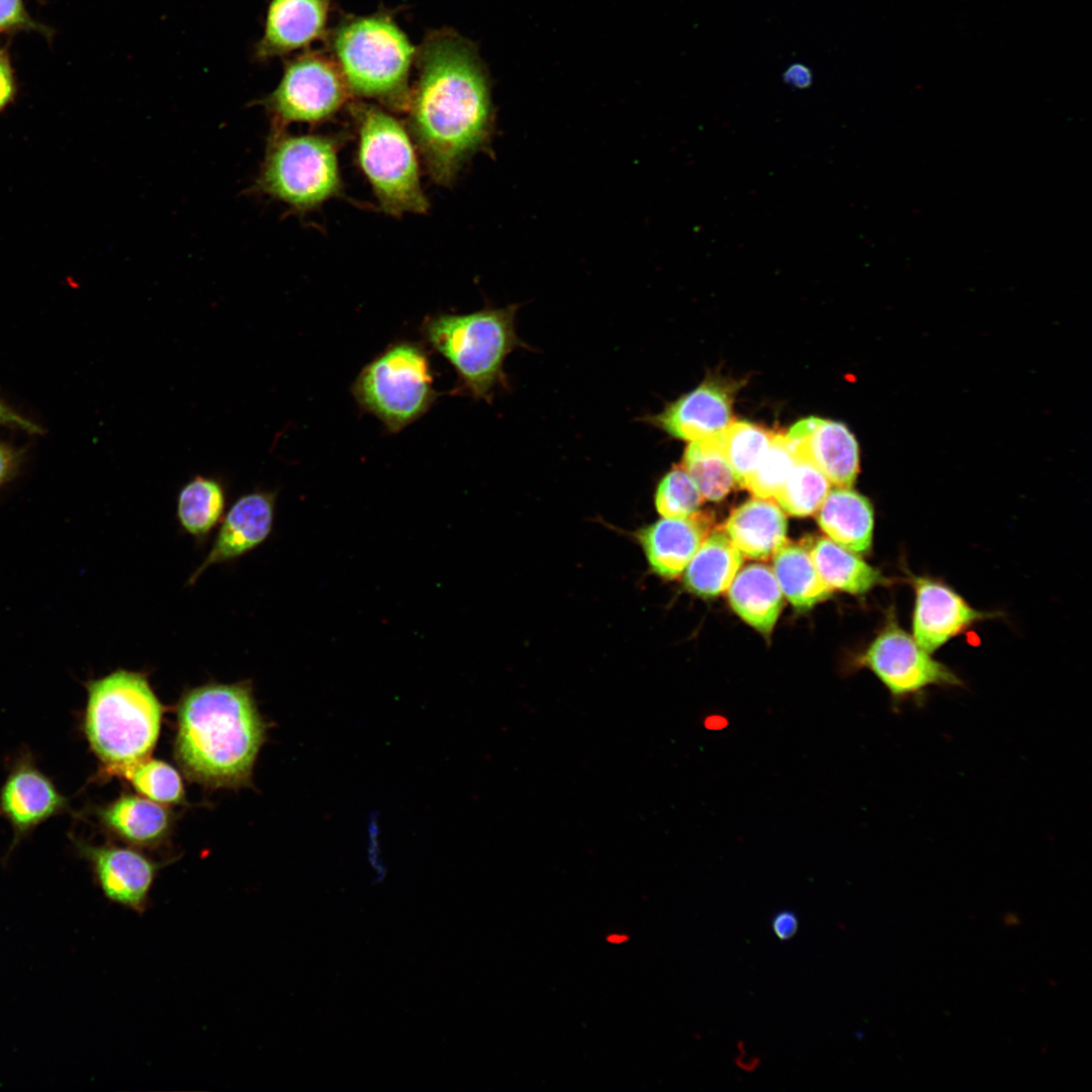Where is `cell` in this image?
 Returning a JSON list of instances; mask_svg holds the SVG:
<instances>
[{
    "instance_id": "obj_33",
    "label": "cell",
    "mask_w": 1092,
    "mask_h": 1092,
    "mask_svg": "<svg viewBox=\"0 0 1092 1092\" xmlns=\"http://www.w3.org/2000/svg\"><path fill=\"white\" fill-rule=\"evenodd\" d=\"M33 29L48 30L34 22L26 12L22 0H0V30Z\"/></svg>"
},
{
    "instance_id": "obj_4",
    "label": "cell",
    "mask_w": 1092,
    "mask_h": 1092,
    "mask_svg": "<svg viewBox=\"0 0 1092 1092\" xmlns=\"http://www.w3.org/2000/svg\"><path fill=\"white\" fill-rule=\"evenodd\" d=\"M516 310L509 305L465 314L438 313L422 324L426 342L452 365L461 388L474 398L489 400L506 381L505 361L522 345Z\"/></svg>"
},
{
    "instance_id": "obj_26",
    "label": "cell",
    "mask_w": 1092,
    "mask_h": 1092,
    "mask_svg": "<svg viewBox=\"0 0 1092 1092\" xmlns=\"http://www.w3.org/2000/svg\"><path fill=\"white\" fill-rule=\"evenodd\" d=\"M226 503L222 483L213 477L196 475L179 490L176 516L182 530L204 540L224 516Z\"/></svg>"
},
{
    "instance_id": "obj_24",
    "label": "cell",
    "mask_w": 1092,
    "mask_h": 1092,
    "mask_svg": "<svg viewBox=\"0 0 1092 1092\" xmlns=\"http://www.w3.org/2000/svg\"><path fill=\"white\" fill-rule=\"evenodd\" d=\"M810 555L820 578L831 590L861 595L889 583L878 569L831 539H817Z\"/></svg>"
},
{
    "instance_id": "obj_38",
    "label": "cell",
    "mask_w": 1092,
    "mask_h": 1092,
    "mask_svg": "<svg viewBox=\"0 0 1092 1092\" xmlns=\"http://www.w3.org/2000/svg\"><path fill=\"white\" fill-rule=\"evenodd\" d=\"M783 80L795 89H807L812 85L813 74L808 66L794 63L783 73Z\"/></svg>"
},
{
    "instance_id": "obj_39",
    "label": "cell",
    "mask_w": 1092,
    "mask_h": 1092,
    "mask_svg": "<svg viewBox=\"0 0 1092 1092\" xmlns=\"http://www.w3.org/2000/svg\"><path fill=\"white\" fill-rule=\"evenodd\" d=\"M629 939L628 935L613 933L606 937V940L610 943L621 944Z\"/></svg>"
},
{
    "instance_id": "obj_36",
    "label": "cell",
    "mask_w": 1092,
    "mask_h": 1092,
    "mask_svg": "<svg viewBox=\"0 0 1092 1092\" xmlns=\"http://www.w3.org/2000/svg\"><path fill=\"white\" fill-rule=\"evenodd\" d=\"M0 426L18 429L32 435H40L43 428L23 417L0 398Z\"/></svg>"
},
{
    "instance_id": "obj_22",
    "label": "cell",
    "mask_w": 1092,
    "mask_h": 1092,
    "mask_svg": "<svg viewBox=\"0 0 1092 1092\" xmlns=\"http://www.w3.org/2000/svg\"><path fill=\"white\" fill-rule=\"evenodd\" d=\"M732 609L763 636L770 635L783 606V593L771 568L749 564L728 587Z\"/></svg>"
},
{
    "instance_id": "obj_9",
    "label": "cell",
    "mask_w": 1092,
    "mask_h": 1092,
    "mask_svg": "<svg viewBox=\"0 0 1092 1092\" xmlns=\"http://www.w3.org/2000/svg\"><path fill=\"white\" fill-rule=\"evenodd\" d=\"M349 90L336 62L305 52L285 63L276 88L259 100L269 115L271 130L291 123H318L344 105Z\"/></svg>"
},
{
    "instance_id": "obj_34",
    "label": "cell",
    "mask_w": 1092,
    "mask_h": 1092,
    "mask_svg": "<svg viewBox=\"0 0 1092 1092\" xmlns=\"http://www.w3.org/2000/svg\"><path fill=\"white\" fill-rule=\"evenodd\" d=\"M23 461V450L0 441V487L11 481Z\"/></svg>"
},
{
    "instance_id": "obj_32",
    "label": "cell",
    "mask_w": 1092,
    "mask_h": 1092,
    "mask_svg": "<svg viewBox=\"0 0 1092 1092\" xmlns=\"http://www.w3.org/2000/svg\"><path fill=\"white\" fill-rule=\"evenodd\" d=\"M654 502L663 518H684L698 511L703 496L682 466L677 465L659 481Z\"/></svg>"
},
{
    "instance_id": "obj_25",
    "label": "cell",
    "mask_w": 1092,
    "mask_h": 1092,
    "mask_svg": "<svg viewBox=\"0 0 1092 1092\" xmlns=\"http://www.w3.org/2000/svg\"><path fill=\"white\" fill-rule=\"evenodd\" d=\"M772 571L782 593L797 609L804 610L826 600L831 589L820 578L810 551L785 541L772 555Z\"/></svg>"
},
{
    "instance_id": "obj_37",
    "label": "cell",
    "mask_w": 1092,
    "mask_h": 1092,
    "mask_svg": "<svg viewBox=\"0 0 1092 1092\" xmlns=\"http://www.w3.org/2000/svg\"><path fill=\"white\" fill-rule=\"evenodd\" d=\"M14 93V77L6 51H0V110L10 101Z\"/></svg>"
},
{
    "instance_id": "obj_10",
    "label": "cell",
    "mask_w": 1092,
    "mask_h": 1092,
    "mask_svg": "<svg viewBox=\"0 0 1092 1092\" xmlns=\"http://www.w3.org/2000/svg\"><path fill=\"white\" fill-rule=\"evenodd\" d=\"M896 621L888 622L861 654L858 665L869 668L888 690L895 710L904 703L923 704L930 687H962V679L934 659Z\"/></svg>"
},
{
    "instance_id": "obj_29",
    "label": "cell",
    "mask_w": 1092,
    "mask_h": 1092,
    "mask_svg": "<svg viewBox=\"0 0 1092 1092\" xmlns=\"http://www.w3.org/2000/svg\"><path fill=\"white\" fill-rule=\"evenodd\" d=\"M719 437L735 482L743 487L765 453L772 435L754 424L735 422L721 431Z\"/></svg>"
},
{
    "instance_id": "obj_13",
    "label": "cell",
    "mask_w": 1092,
    "mask_h": 1092,
    "mask_svg": "<svg viewBox=\"0 0 1092 1092\" xmlns=\"http://www.w3.org/2000/svg\"><path fill=\"white\" fill-rule=\"evenodd\" d=\"M78 847L92 866L97 883L109 901L136 913L146 911L162 862L129 846L79 843Z\"/></svg>"
},
{
    "instance_id": "obj_6",
    "label": "cell",
    "mask_w": 1092,
    "mask_h": 1092,
    "mask_svg": "<svg viewBox=\"0 0 1092 1092\" xmlns=\"http://www.w3.org/2000/svg\"><path fill=\"white\" fill-rule=\"evenodd\" d=\"M339 138L271 130L252 191L297 212H307L343 192Z\"/></svg>"
},
{
    "instance_id": "obj_3",
    "label": "cell",
    "mask_w": 1092,
    "mask_h": 1092,
    "mask_svg": "<svg viewBox=\"0 0 1092 1092\" xmlns=\"http://www.w3.org/2000/svg\"><path fill=\"white\" fill-rule=\"evenodd\" d=\"M84 731L101 764V776L118 777L150 757L165 706L145 672L118 668L87 681Z\"/></svg>"
},
{
    "instance_id": "obj_11",
    "label": "cell",
    "mask_w": 1092,
    "mask_h": 1092,
    "mask_svg": "<svg viewBox=\"0 0 1092 1092\" xmlns=\"http://www.w3.org/2000/svg\"><path fill=\"white\" fill-rule=\"evenodd\" d=\"M915 601L912 631L916 642L932 653L977 622L996 617L972 608L959 594L941 581L910 576Z\"/></svg>"
},
{
    "instance_id": "obj_7",
    "label": "cell",
    "mask_w": 1092,
    "mask_h": 1092,
    "mask_svg": "<svg viewBox=\"0 0 1092 1092\" xmlns=\"http://www.w3.org/2000/svg\"><path fill=\"white\" fill-rule=\"evenodd\" d=\"M352 113L358 131V164L382 210L394 216L427 212L429 201L405 127L374 105L356 104Z\"/></svg>"
},
{
    "instance_id": "obj_40",
    "label": "cell",
    "mask_w": 1092,
    "mask_h": 1092,
    "mask_svg": "<svg viewBox=\"0 0 1092 1092\" xmlns=\"http://www.w3.org/2000/svg\"><path fill=\"white\" fill-rule=\"evenodd\" d=\"M1004 922H1005V924H1007V925H1010V926H1012V925H1017V924H1019V923H1020V920H1019V918L1017 917V915H1015V914H1013V913H1008V914H1007V915H1005V917H1004Z\"/></svg>"
},
{
    "instance_id": "obj_15",
    "label": "cell",
    "mask_w": 1092,
    "mask_h": 1092,
    "mask_svg": "<svg viewBox=\"0 0 1092 1092\" xmlns=\"http://www.w3.org/2000/svg\"><path fill=\"white\" fill-rule=\"evenodd\" d=\"M794 451L837 487H850L859 467L858 445L842 423L809 417L788 432Z\"/></svg>"
},
{
    "instance_id": "obj_2",
    "label": "cell",
    "mask_w": 1092,
    "mask_h": 1092,
    "mask_svg": "<svg viewBox=\"0 0 1092 1092\" xmlns=\"http://www.w3.org/2000/svg\"><path fill=\"white\" fill-rule=\"evenodd\" d=\"M268 729L251 680L209 681L179 700L174 756L187 779L204 787L248 786Z\"/></svg>"
},
{
    "instance_id": "obj_12",
    "label": "cell",
    "mask_w": 1092,
    "mask_h": 1092,
    "mask_svg": "<svg viewBox=\"0 0 1092 1092\" xmlns=\"http://www.w3.org/2000/svg\"><path fill=\"white\" fill-rule=\"evenodd\" d=\"M276 492L255 490L238 497L224 514L213 543L187 584L210 566L238 559L263 544L275 520Z\"/></svg>"
},
{
    "instance_id": "obj_19",
    "label": "cell",
    "mask_w": 1092,
    "mask_h": 1092,
    "mask_svg": "<svg viewBox=\"0 0 1092 1092\" xmlns=\"http://www.w3.org/2000/svg\"><path fill=\"white\" fill-rule=\"evenodd\" d=\"M65 806V798L53 783L25 763L9 776L0 795V810L17 833L29 830Z\"/></svg>"
},
{
    "instance_id": "obj_28",
    "label": "cell",
    "mask_w": 1092,
    "mask_h": 1092,
    "mask_svg": "<svg viewBox=\"0 0 1092 1092\" xmlns=\"http://www.w3.org/2000/svg\"><path fill=\"white\" fill-rule=\"evenodd\" d=\"M830 484L812 462L796 454L795 464L774 499L787 514L806 517L818 511Z\"/></svg>"
},
{
    "instance_id": "obj_35",
    "label": "cell",
    "mask_w": 1092,
    "mask_h": 1092,
    "mask_svg": "<svg viewBox=\"0 0 1092 1092\" xmlns=\"http://www.w3.org/2000/svg\"><path fill=\"white\" fill-rule=\"evenodd\" d=\"M770 928L780 941H788L798 932L799 917L791 909L780 910L771 917Z\"/></svg>"
},
{
    "instance_id": "obj_27",
    "label": "cell",
    "mask_w": 1092,
    "mask_h": 1092,
    "mask_svg": "<svg viewBox=\"0 0 1092 1092\" xmlns=\"http://www.w3.org/2000/svg\"><path fill=\"white\" fill-rule=\"evenodd\" d=\"M681 466L706 499L719 502L736 484L723 454L719 433L692 441L685 451Z\"/></svg>"
},
{
    "instance_id": "obj_21",
    "label": "cell",
    "mask_w": 1092,
    "mask_h": 1092,
    "mask_svg": "<svg viewBox=\"0 0 1092 1092\" xmlns=\"http://www.w3.org/2000/svg\"><path fill=\"white\" fill-rule=\"evenodd\" d=\"M822 531L840 546L855 552L871 550L874 509L871 502L850 487L830 489L818 509Z\"/></svg>"
},
{
    "instance_id": "obj_16",
    "label": "cell",
    "mask_w": 1092,
    "mask_h": 1092,
    "mask_svg": "<svg viewBox=\"0 0 1092 1092\" xmlns=\"http://www.w3.org/2000/svg\"><path fill=\"white\" fill-rule=\"evenodd\" d=\"M332 0H271L254 59L268 62L308 47L326 30Z\"/></svg>"
},
{
    "instance_id": "obj_1",
    "label": "cell",
    "mask_w": 1092,
    "mask_h": 1092,
    "mask_svg": "<svg viewBox=\"0 0 1092 1092\" xmlns=\"http://www.w3.org/2000/svg\"><path fill=\"white\" fill-rule=\"evenodd\" d=\"M408 128L435 182L449 185L489 138L488 83L475 50L459 35L438 31L419 54L410 93Z\"/></svg>"
},
{
    "instance_id": "obj_30",
    "label": "cell",
    "mask_w": 1092,
    "mask_h": 1092,
    "mask_svg": "<svg viewBox=\"0 0 1092 1092\" xmlns=\"http://www.w3.org/2000/svg\"><path fill=\"white\" fill-rule=\"evenodd\" d=\"M134 791L154 802L169 806L185 803L184 784L180 774L166 761L146 758L120 777Z\"/></svg>"
},
{
    "instance_id": "obj_17",
    "label": "cell",
    "mask_w": 1092,
    "mask_h": 1092,
    "mask_svg": "<svg viewBox=\"0 0 1092 1092\" xmlns=\"http://www.w3.org/2000/svg\"><path fill=\"white\" fill-rule=\"evenodd\" d=\"M712 518L698 512L684 518L661 519L638 533L651 569L672 579L680 575L711 531Z\"/></svg>"
},
{
    "instance_id": "obj_14",
    "label": "cell",
    "mask_w": 1092,
    "mask_h": 1092,
    "mask_svg": "<svg viewBox=\"0 0 1092 1092\" xmlns=\"http://www.w3.org/2000/svg\"><path fill=\"white\" fill-rule=\"evenodd\" d=\"M736 388L735 382L711 377L646 421L679 440L692 442L716 435L731 422Z\"/></svg>"
},
{
    "instance_id": "obj_18",
    "label": "cell",
    "mask_w": 1092,
    "mask_h": 1092,
    "mask_svg": "<svg viewBox=\"0 0 1092 1092\" xmlns=\"http://www.w3.org/2000/svg\"><path fill=\"white\" fill-rule=\"evenodd\" d=\"M98 816L112 834L140 848H155L164 844L175 822V814L168 806L129 793L121 794L99 809Z\"/></svg>"
},
{
    "instance_id": "obj_31",
    "label": "cell",
    "mask_w": 1092,
    "mask_h": 1092,
    "mask_svg": "<svg viewBox=\"0 0 1092 1092\" xmlns=\"http://www.w3.org/2000/svg\"><path fill=\"white\" fill-rule=\"evenodd\" d=\"M795 461L794 447L787 435H772L765 453L743 487L755 497L774 499Z\"/></svg>"
},
{
    "instance_id": "obj_8",
    "label": "cell",
    "mask_w": 1092,
    "mask_h": 1092,
    "mask_svg": "<svg viewBox=\"0 0 1092 1092\" xmlns=\"http://www.w3.org/2000/svg\"><path fill=\"white\" fill-rule=\"evenodd\" d=\"M427 350L418 342L390 344L366 364L351 391L359 407L398 433L422 418L438 392Z\"/></svg>"
},
{
    "instance_id": "obj_5",
    "label": "cell",
    "mask_w": 1092,
    "mask_h": 1092,
    "mask_svg": "<svg viewBox=\"0 0 1092 1092\" xmlns=\"http://www.w3.org/2000/svg\"><path fill=\"white\" fill-rule=\"evenodd\" d=\"M334 51L350 93L406 109L415 49L392 20L373 15L347 21L335 35Z\"/></svg>"
},
{
    "instance_id": "obj_23",
    "label": "cell",
    "mask_w": 1092,
    "mask_h": 1092,
    "mask_svg": "<svg viewBox=\"0 0 1092 1092\" xmlns=\"http://www.w3.org/2000/svg\"><path fill=\"white\" fill-rule=\"evenodd\" d=\"M741 563L742 554L727 533L710 531L688 564L685 585L697 596L716 597L730 586Z\"/></svg>"
},
{
    "instance_id": "obj_20",
    "label": "cell",
    "mask_w": 1092,
    "mask_h": 1092,
    "mask_svg": "<svg viewBox=\"0 0 1092 1092\" xmlns=\"http://www.w3.org/2000/svg\"><path fill=\"white\" fill-rule=\"evenodd\" d=\"M724 531L741 554L765 560L786 541L787 520L774 499L755 497L731 513Z\"/></svg>"
}]
</instances>
